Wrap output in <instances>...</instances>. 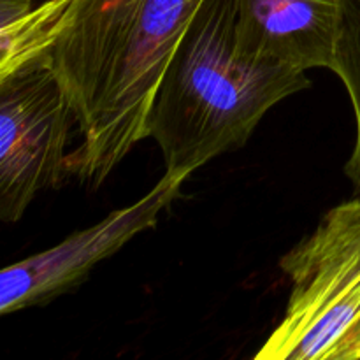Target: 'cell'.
I'll return each mask as SVG.
<instances>
[{
  "mask_svg": "<svg viewBox=\"0 0 360 360\" xmlns=\"http://www.w3.org/2000/svg\"><path fill=\"white\" fill-rule=\"evenodd\" d=\"M204 0H72L51 67L81 144L67 174L98 186L137 143L165 69Z\"/></svg>",
  "mask_w": 360,
  "mask_h": 360,
  "instance_id": "cell-1",
  "label": "cell"
},
{
  "mask_svg": "<svg viewBox=\"0 0 360 360\" xmlns=\"http://www.w3.org/2000/svg\"><path fill=\"white\" fill-rule=\"evenodd\" d=\"M309 86L306 70L243 44L234 0H204L165 69L148 130L165 171L190 176L245 146L271 108Z\"/></svg>",
  "mask_w": 360,
  "mask_h": 360,
  "instance_id": "cell-2",
  "label": "cell"
},
{
  "mask_svg": "<svg viewBox=\"0 0 360 360\" xmlns=\"http://www.w3.org/2000/svg\"><path fill=\"white\" fill-rule=\"evenodd\" d=\"M72 123L51 58L0 79V220L16 224L39 192L60 185Z\"/></svg>",
  "mask_w": 360,
  "mask_h": 360,
  "instance_id": "cell-3",
  "label": "cell"
},
{
  "mask_svg": "<svg viewBox=\"0 0 360 360\" xmlns=\"http://www.w3.org/2000/svg\"><path fill=\"white\" fill-rule=\"evenodd\" d=\"M186 178L188 174L183 172L165 171L157 185L134 204L112 211L46 252L7 266L0 273V313L11 315L46 304L83 283L98 262L158 224L162 213L181 195Z\"/></svg>",
  "mask_w": 360,
  "mask_h": 360,
  "instance_id": "cell-4",
  "label": "cell"
},
{
  "mask_svg": "<svg viewBox=\"0 0 360 360\" xmlns=\"http://www.w3.org/2000/svg\"><path fill=\"white\" fill-rule=\"evenodd\" d=\"M243 44L302 70L334 69L340 0H234Z\"/></svg>",
  "mask_w": 360,
  "mask_h": 360,
  "instance_id": "cell-5",
  "label": "cell"
},
{
  "mask_svg": "<svg viewBox=\"0 0 360 360\" xmlns=\"http://www.w3.org/2000/svg\"><path fill=\"white\" fill-rule=\"evenodd\" d=\"M280 267L292 280L287 308L306 304L360 276V199L333 207L319 227L285 253Z\"/></svg>",
  "mask_w": 360,
  "mask_h": 360,
  "instance_id": "cell-6",
  "label": "cell"
},
{
  "mask_svg": "<svg viewBox=\"0 0 360 360\" xmlns=\"http://www.w3.org/2000/svg\"><path fill=\"white\" fill-rule=\"evenodd\" d=\"M72 0H0V79L51 58Z\"/></svg>",
  "mask_w": 360,
  "mask_h": 360,
  "instance_id": "cell-7",
  "label": "cell"
},
{
  "mask_svg": "<svg viewBox=\"0 0 360 360\" xmlns=\"http://www.w3.org/2000/svg\"><path fill=\"white\" fill-rule=\"evenodd\" d=\"M333 72L341 77L354 108L357 130L345 172L360 192V0H340Z\"/></svg>",
  "mask_w": 360,
  "mask_h": 360,
  "instance_id": "cell-8",
  "label": "cell"
}]
</instances>
